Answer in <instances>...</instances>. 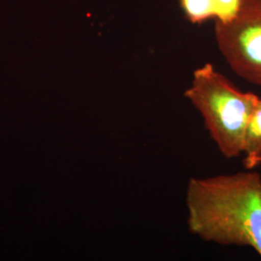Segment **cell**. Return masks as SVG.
<instances>
[{
    "label": "cell",
    "mask_w": 261,
    "mask_h": 261,
    "mask_svg": "<svg viewBox=\"0 0 261 261\" xmlns=\"http://www.w3.org/2000/svg\"><path fill=\"white\" fill-rule=\"evenodd\" d=\"M187 224L205 242L250 247L261 257V175L253 169L192 178L186 190Z\"/></svg>",
    "instance_id": "6da1fadb"
},
{
    "label": "cell",
    "mask_w": 261,
    "mask_h": 261,
    "mask_svg": "<svg viewBox=\"0 0 261 261\" xmlns=\"http://www.w3.org/2000/svg\"><path fill=\"white\" fill-rule=\"evenodd\" d=\"M215 36L234 73L261 87V0H241L233 19L216 22Z\"/></svg>",
    "instance_id": "3957f363"
},
{
    "label": "cell",
    "mask_w": 261,
    "mask_h": 261,
    "mask_svg": "<svg viewBox=\"0 0 261 261\" xmlns=\"http://www.w3.org/2000/svg\"><path fill=\"white\" fill-rule=\"evenodd\" d=\"M179 2L187 19L192 23L199 24L217 18L215 0H179Z\"/></svg>",
    "instance_id": "5b68a950"
},
{
    "label": "cell",
    "mask_w": 261,
    "mask_h": 261,
    "mask_svg": "<svg viewBox=\"0 0 261 261\" xmlns=\"http://www.w3.org/2000/svg\"><path fill=\"white\" fill-rule=\"evenodd\" d=\"M184 96L201 114L206 130L224 157L241 156L247 127L259 97L237 88L211 63L194 72Z\"/></svg>",
    "instance_id": "7a4b0ae2"
},
{
    "label": "cell",
    "mask_w": 261,
    "mask_h": 261,
    "mask_svg": "<svg viewBox=\"0 0 261 261\" xmlns=\"http://www.w3.org/2000/svg\"><path fill=\"white\" fill-rule=\"evenodd\" d=\"M243 165L246 169H254L261 165V98L252 111L246 130L243 148Z\"/></svg>",
    "instance_id": "277c9868"
},
{
    "label": "cell",
    "mask_w": 261,
    "mask_h": 261,
    "mask_svg": "<svg viewBox=\"0 0 261 261\" xmlns=\"http://www.w3.org/2000/svg\"><path fill=\"white\" fill-rule=\"evenodd\" d=\"M217 18L216 22H225L236 16L241 0H215Z\"/></svg>",
    "instance_id": "8992f818"
}]
</instances>
